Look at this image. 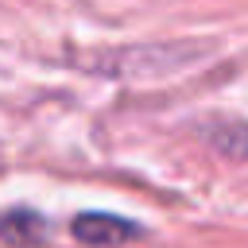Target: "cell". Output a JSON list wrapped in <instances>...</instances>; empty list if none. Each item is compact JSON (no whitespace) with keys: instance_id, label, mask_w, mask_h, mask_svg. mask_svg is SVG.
<instances>
[{"instance_id":"cell-1","label":"cell","mask_w":248,"mask_h":248,"mask_svg":"<svg viewBox=\"0 0 248 248\" xmlns=\"http://www.w3.org/2000/svg\"><path fill=\"white\" fill-rule=\"evenodd\" d=\"M140 229L124 217H112V213H78L74 217V236L81 244H97V248H112V244H124L132 240Z\"/></svg>"},{"instance_id":"cell-2","label":"cell","mask_w":248,"mask_h":248,"mask_svg":"<svg viewBox=\"0 0 248 248\" xmlns=\"http://www.w3.org/2000/svg\"><path fill=\"white\" fill-rule=\"evenodd\" d=\"M43 236H46V221L35 209H27V205L8 209L0 217V240H8V244L27 248V244H43Z\"/></svg>"}]
</instances>
